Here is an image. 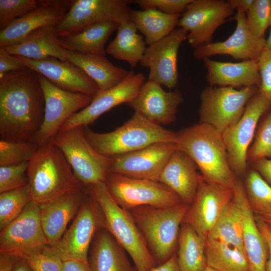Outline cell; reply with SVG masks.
<instances>
[{
	"label": "cell",
	"mask_w": 271,
	"mask_h": 271,
	"mask_svg": "<svg viewBox=\"0 0 271 271\" xmlns=\"http://www.w3.org/2000/svg\"><path fill=\"white\" fill-rule=\"evenodd\" d=\"M62 271H91L89 263L76 260L63 261Z\"/></svg>",
	"instance_id": "cell-52"
},
{
	"label": "cell",
	"mask_w": 271,
	"mask_h": 271,
	"mask_svg": "<svg viewBox=\"0 0 271 271\" xmlns=\"http://www.w3.org/2000/svg\"><path fill=\"white\" fill-rule=\"evenodd\" d=\"M183 101L179 90L166 91L159 84L148 80L127 105L150 121L162 125L175 121L177 108Z\"/></svg>",
	"instance_id": "cell-23"
},
{
	"label": "cell",
	"mask_w": 271,
	"mask_h": 271,
	"mask_svg": "<svg viewBox=\"0 0 271 271\" xmlns=\"http://www.w3.org/2000/svg\"><path fill=\"white\" fill-rule=\"evenodd\" d=\"M197 168L187 154L176 149L164 167L159 182L173 190L183 202L190 205L202 178Z\"/></svg>",
	"instance_id": "cell-26"
},
{
	"label": "cell",
	"mask_w": 271,
	"mask_h": 271,
	"mask_svg": "<svg viewBox=\"0 0 271 271\" xmlns=\"http://www.w3.org/2000/svg\"><path fill=\"white\" fill-rule=\"evenodd\" d=\"M32 201L28 184L0 193V230L17 218Z\"/></svg>",
	"instance_id": "cell-38"
},
{
	"label": "cell",
	"mask_w": 271,
	"mask_h": 271,
	"mask_svg": "<svg viewBox=\"0 0 271 271\" xmlns=\"http://www.w3.org/2000/svg\"><path fill=\"white\" fill-rule=\"evenodd\" d=\"M250 164L252 169L257 171L271 186V159H259Z\"/></svg>",
	"instance_id": "cell-49"
},
{
	"label": "cell",
	"mask_w": 271,
	"mask_h": 271,
	"mask_svg": "<svg viewBox=\"0 0 271 271\" xmlns=\"http://www.w3.org/2000/svg\"><path fill=\"white\" fill-rule=\"evenodd\" d=\"M20 258V257L16 255L0 253V271H12Z\"/></svg>",
	"instance_id": "cell-50"
},
{
	"label": "cell",
	"mask_w": 271,
	"mask_h": 271,
	"mask_svg": "<svg viewBox=\"0 0 271 271\" xmlns=\"http://www.w3.org/2000/svg\"><path fill=\"white\" fill-rule=\"evenodd\" d=\"M104 183L114 201L125 210L145 206L169 207L183 202L177 194L159 181L109 172Z\"/></svg>",
	"instance_id": "cell-9"
},
{
	"label": "cell",
	"mask_w": 271,
	"mask_h": 271,
	"mask_svg": "<svg viewBox=\"0 0 271 271\" xmlns=\"http://www.w3.org/2000/svg\"><path fill=\"white\" fill-rule=\"evenodd\" d=\"M232 200L241 218L245 252L251 271H266L268 252L266 243L260 232L248 202L244 184L236 179Z\"/></svg>",
	"instance_id": "cell-24"
},
{
	"label": "cell",
	"mask_w": 271,
	"mask_h": 271,
	"mask_svg": "<svg viewBox=\"0 0 271 271\" xmlns=\"http://www.w3.org/2000/svg\"><path fill=\"white\" fill-rule=\"evenodd\" d=\"M178 244L177 258L181 271H204L207 266L205 241L184 222L180 227Z\"/></svg>",
	"instance_id": "cell-34"
},
{
	"label": "cell",
	"mask_w": 271,
	"mask_h": 271,
	"mask_svg": "<svg viewBox=\"0 0 271 271\" xmlns=\"http://www.w3.org/2000/svg\"><path fill=\"white\" fill-rule=\"evenodd\" d=\"M257 63L260 77L258 92L271 104V50L265 48Z\"/></svg>",
	"instance_id": "cell-46"
},
{
	"label": "cell",
	"mask_w": 271,
	"mask_h": 271,
	"mask_svg": "<svg viewBox=\"0 0 271 271\" xmlns=\"http://www.w3.org/2000/svg\"><path fill=\"white\" fill-rule=\"evenodd\" d=\"M26 66L44 76L57 87L94 97L99 92L96 83L82 70L68 61L50 57L33 60L17 56Z\"/></svg>",
	"instance_id": "cell-21"
},
{
	"label": "cell",
	"mask_w": 271,
	"mask_h": 271,
	"mask_svg": "<svg viewBox=\"0 0 271 271\" xmlns=\"http://www.w3.org/2000/svg\"><path fill=\"white\" fill-rule=\"evenodd\" d=\"M27 174L32 201L39 205L84 187L63 153L51 140L39 146L29 163Z\"/></svg>",
	"instance_id": "cell-3"
},
{
	"label": "cell",
	"mask_w": 271,
	"mask_h": 271,
	"mask_svg": "<svg viewBox=\"0 0 271 271\" xmlns=\"http://www.w3.org/2000/svg\"><path fill=\"white\" fill-rule=\"evenodd\" d=\"M12 271H33L28 262L21 258L15 265Z\"/></svg>",
	"instance_id": "cell-54"
},
{
	"label": "cell",
	"mask_w": 271,
	"mask_h": 271,
	"mask_svg": "<svg viewBox=\"0 0 271 271\" xmlns=\"http://www.w3.org/2000/svg\"><path fill=\"white\" fill-rule=\"evenodd\" d=\"M232 9L236 12H241L246 13L251 6L254 0H229L227 1Z\"/></svg>",
	"instance_id": "cell-53"
},
{
	"label": "cell",
	"mask_w": 271,
	"mask_h": 271,
	"mask_svg": "<svg viewBox=\"0 0 271 271\" xmlns=\"http://www.w3.org/2000/svg\"><path fill=\"white\" fill-rule=\"evenodd\" d=\"M233 14L228 1L193 0L181 15L177 26L187 32L188 43L195 49L211 42L215 30Z\"/></svg>",
	"instance_id": "cell-14"
},
{
	"label": "cell",
	"mask_w": 271,
	"mask_h": 271,
	"mask_svg": "<svg viewBox=\"0 0 271 271\" xmlns=\"http://www.w3.org/2000/svg\"><path fill=\"white\" fill-rule=\"evenodd\" d=\"M189 206L182 202L169 207L140 206L130 211V214L159 265L174 254L180 226Z\"/></svg>",
	"instance_id": "cell-6"
},
{
	"label": "cell",
	"mask_w": 271,
	"mask_h": 271,
	"mask_svg": "<svg viewBox=\"0 0 271 271\" xmlns=\"http://www.w3.org/2000/svg\"><path fill=\"white\" fill-rule=\"evenodd\" d=\"M118 26L115 22L98 23L77 34L58 37V41L65 50L105 56V44Z\"/></svg>",
	"instance_id": "cell-31"
},
{
	"label": "cell",
	"mask_w": 271,
	"mask_h": 271,
	"mask_svg": "<svg viewBox=\"0 0 271 271\" xmlns=\"http://www.w3.org/2000/svg\"><path fill=\"white\" fill-rule=\"evenodd\" d=\"M259 216V215H258ZM271 227V215L259 216Z\"/></svg>",
	"instance_id": "cell-56"
},
{
	"label": "cell",
	"mask_w": 271,
	"mask_h": 271,
	"mask_svg": "<svg viewBox=\"0 0 271 271\" xmlns=\"http://www.w3.org/2000/svg\"><path fill=\"white\" fill-rule=\"evenodd\" d=\"M187 36V32L179 27L147 47L140 64L149 69L148 80L165 86L170 90L177 86L179 80L178 54Z\"/></svg>",
	"instance_id": "cell-17"
},
{
	"label": "cell",
	"mask_w": 271,
	"mask_h": 271,
	"mask_svg": "<svg viewBox=\"0 0 271 271\" xmlns=\"http://www.w3.org/2000/svg\"><path fill=\"white\" fill-rule=\"evenodd\" d=\"M29 163L0 167V193L28 184L27 171Z\"/></svg>",
	"instance_id": "cell-43"
},
{
	"label": "cell",
	"mask_w": 271,
	"mask_h": 271,
	"mask_svg": "<svg viewBox=\"0 0 271 271\" xmlns=\"http://www.w3.org/2000/svg\"><path fill=\"white\" fill-rule=\"evenodd\" d=\"M28 67L17 56L0 47V78L10 72L23 70Z\"/></svg>",
	"instance_id": "cell-47"
},
{
	"label": "cell",
	"mask_w": 271,
	"mask_h": 271,
	"mask_svg": "<svg viewBox=\"0 0 271 271\" xmlns=\"http://www.w3.org/2000/svg\"><path fill=\"white\" fill-rule=\"evenodd\" d=\"M46 246L22 258L28 262L33 271H62L63 261L48 251Z\"/></svg>",
	"instance_id": "cell-44"
},
{
	"label": "cell",
	"mask_w": 271,
	"mask_h": 271,
	"mask_svg": "<svg viewBox=\"0 0 271 271\" xmlns=\"http://www.w3.org/2000/svg\"><path fill=\"white\" fill-rule=\"evenodd\" d=\"M233 194V189L207 183L202 177L183 222L205 241Z\"/></svg>",
	"instance_id": "cell-19"
},
{
	"label": "cell",
	"mask_w": 271,
	"mask_h": 271,
	"mask_svg": "<svg viewBox=\"0 0 271 271\" xmlns=\"http://www.w3.org/2000/svg\"><path fill=\"white\" fill-rule=\"evenodd\" d=\"M265 48L271 50V25L270 26V32L269 35L266 39H265Z\"/></svg>",
	"instance_id": "cell-55"
},
{
	"label": "cell",
	"mask_w": 271,
	"mask_h": 271,
	"mask_svg": "<svg viewBox=\"0 0 271 271\" xmlns=\"http://www.w3.org/2000/svg\"><path fill=\"white\" fill-rule=\"evenodd\" d=\"M41 0H0V30L39 7Z\"/></svg>",
	"instance_id": "cell-42"
},
{
	"label": "cell",
	"mask_w": 271,
	"mask_h": 271,
	"mask_svg": "<svg viewBox=\"0 0 271 271\" xmlns=\"http://www.w3.org/2000/svg\"><path fill=\"white\" fill-rule=\"evenodd\" d=\"M204 271H216V270L208 266H207L205 269L204 270Z\"/></svg>",
	"instance_id": "cell-57"
},
{
	"label": "cell",
	"mask_w": 271,
	"mask_h": 271,
	"mask_svg": "<svg viewBox=\"0 0 271 271\" xmlns=\"http://www.w3.org/2000/svg\"><path fill=\"white\" fill-rule=\"evenodd\" d=\"M254 216L257 226L265 239L268 248L266 271H271V227L259 216L256 215Z\"/></svg>",
	"instance_id": "cell-48"
},
{
	"label": "cell",
	"mask_w": 271,
	"mask_h": 271,
	"mask_svg": "<svg viewBox=\"0 0 271 271\" xmlns=\"http://www.w3.org/2000/svg\"><path fill=\"white\" fill-rule=\"evenodd\" d=\"M177 149L187 154L207 183L233 189L236 178L229 166L222 133L198 123L176 132Z\"/></svg>",
	"instance_id": "cell-2"
},
{
	"label": "cell",
	"mask_w": 271,
	"mask_h": 271,
	"mask_svg": "<svg viewBox=\"0 0 271 271\" xmlns=\"http://www.w3.org/2000/svg\"><path fill=\"white\" fill-rule=\"evenodd\" d=\"M73 1L41 0L38 8L0 31V47L16 45L34 31L60 23L69 10Z\"/></svg>",
	"instance_id": "cell-22"
},
{
	"label": "cell",
	"mask_w": 271,
	"mask_h": 271,
	"mask_svg": "<svg viewBox=\"0 0 271 271\" xmlns=\"http://www.w3.org/2000/svg\"><path fill=\"white\" fill-rule=\"evenodd\" d=\"M207 238L233 245L245 251L241 218L232 199L223 210Z\"/></svg>",
	"instance_id": "cell-36"
},
{
	"label": "cell",
	"mask_w": 271,
	"mask_h": 271,
	"mask_svg": "<svg viewBox=\"0 0 271 271\" xmlns=\"http://www.w3.org/2000/svg\"><path fill=\"white\" fill-rule=\"evenodd\" d=\"M249 271H251V270H249Z\"/></svg>",
	"instance_id": "cell-58"
},
{
	"label": "cell",
	"mask_w": 271,
	"mask_h": 271,
	"mask_svg": "<svg viewBox=\"0 0 271 271\" xmlns=\"http://www.w3.org/2000/svg\"><path fill=\"white\" fill-rule=\"evenodd\" d=\"M84 133L95 151L109 157L134 152L157 143L176 142V132L150 121L137 112L113 131L98 133L85 126Z\"/></svg>",
	"instance_id": "cell-5"
},
{
	"label": "cell",
	"mask_w": 271,
	"mask_h": 271,
	"mask_svg": "<svg viewBox=\"0 0 271 271\" xmlns=\"http://www.w3.org/2000/svg\"><path fill=\"white\" fill-rule=\"evenodd\" d=\"M246 18L251 32L258 38L265 39V31L271 25V0H254Z\"/></svg>",
	"instance_id": "cell-41"
},
{
	"label": "cell",
	"mask_w": 271,
	"mask_h": 271,
	"mask_svg": "<svg viewBox=\"0 0 271 271\" xmlns=\"http://www.w3.org/2000/svg\"><path fill=\"white\" fill-rule=\"evenodd\" d=\"M146 44L130 20L119 24L116 36L108 45L105 51L114 59L125 61L136 67L144 56Z\"/></svg>",
	"instance_id": "cell-32"
},
{
	"label": "cell",
	"mask_w": 271,
	"mask_h": 271,
	"mask_svg": "<svg viewBox=\"0 0 271 271\" xmlns=\"http://www.w3.org/2000/svg\"><path fill=\"white\" fill-rule=\"evenodd\" d=\"M86 194L84 187L40 205L41 224L48 245L61 238L68 223L78 213Z\"/></svg>",
	"instance_id": "cell-25"
},
{
	"label": "cell",
	"mask_w": 271,
	"mask_h": 271,
	"mask_svg": "<svg viewBox=\"0 0 271 271\" xmlns=\"http://www.w3.org/2000/svg\"><path fill=\"white\" fill-rule=\"evenodd\" d=\"M145 82L143 74L130 71L128 75L116 86L99 91L88 106L65 122L59 131L77 126H88L111 108L122 103H129L136 97Z\"/></svg>",
	"instance_id": "cell-18"
},
{
	"label": "cell",
	"mask_w": 271,
	"mask_h": 271,
	"mask_svg": "<svg viewBox=\"0 0 271 271\" xmlns=\"http://www.w3.org/2000/svg\"><path fill=\"white\" fill-rule=\"evenodd\" d=\"M150 271H181L178 263L177 253L174 252L167 261Z\"/></svg>",
	"instance_id": "cell-51"
},
{
	"label": "cell",
	"mask_w": 271,
	"mask_h": 271,
	"mask_svg": "<svg viewBox=\"0 0 271 271\" xmlns=\"http://www.w3.org/2000/svg\"><path fill=\"white\" fill-rule=\"evenodd\" d=\"M124 249L104 227L95 234L88 255L91 271H137Z\"/></svg>",
	"instance_id": "cell-29"
},
{
	"label": "cell",
	"mask_w": 271,
	"mask_h": 271,
	"mask_svg": "<svg viewBox=\"0 0 271 271\" xmlns=\"http://www.w3.org/2000/svg\"><path fill=\"white\" fill-rule=\"evenodd\" d=\"M234 18L236 24L233 34L224 41L211 42L195 49L193 55L196 59L226 55L242 61L258 60L265 48V39L258 38L251 32L245 13L237 11Z\"/></svg>",
	"instance_id": "cell-20"
},
{
	"label": "cell",
	"mask_w": 271,
	"mask_h": 271,
	"mask_svg": "<svg viewBox=\"0 0 271 271\" xmlns=\"http://www.w3.org/2000/svg\"><path fill=\"white\" fill-rule=\"evenodd\" d=\"M271 159V107L258 123L252 145L247 153V162L251 164L261 158Z\"/></svg>",
	"instance_id": "cell-39"
},
{
	"label": "cell",
	"mask_w": 271,
	"mask_h": 271,
	"mask_svg": "<svg viewBox=\"0 0 271 271\" xmlns=\"http://www.w3.org/2000/svg\"><path fill=\"white\" fill-rule=\"evenodd\" d=\"M39 146L35 142L0 140V167L29 162Z\"/></svg>",
	"instance_id": "cell-40"
},
{
	"label": "cell",
	"mask_w": 271,
	"mask_h": 271,
	"mask_svg": "<svg viewBox=\"0 0 271 271\" xmlns=\"http://www.w3.org/2000/svg\"><path fill=\"white\" fill-rule=\"evenodd\" d=\"M203 60L207 69L206 79L209 86L230 87L237 89L259 87L260 77L257 61L232 63L209 58Z\"/></svg>",
	"instance_id": "cell-27"
},
{
	"label": "cell",
	"mask_w": 271,
	"mask_h": 271,
	"mask_svg": "<svg viewBox=\"0 0 271 271\" xmlns=\"http://www.w3.org/2000/svg\"><path fill=\"white\" fill-rule=\"evenodd\" d=\"M67 61L82 70L97 85L99 91L109 89L122 82L129 74L117 67L104 55L82 54L65 50Z\"/></svg>",
	"instance_id": "cell-28"
},
{
	"label": "cell",
	"mask_w": 271,
	"mask_h": 271,
	"mask_svg": "<svg viewBox=\"0 0 271 271\" xmlns=\"http://www.w3.org/2000/svg\"><path fill=\"white\" fill-rule=\"evenodd\" d=\"M39 77L44 94L45 113L34 142L40 146L51 140L72 116L88 106L93 97L63 90L43 75L39 73Z\"/></svg>",
	"instance_id": "cell-13"
},
{
	"label": "cell",
	"mask_w": 271,
	"mask_h": 271,
	"mask_svg": "<svg viewBox=\"0 0 271 271\" xmlns=\"http://www.w3.org/2000/svg\"><path fill=\"white\" fill-rule=\"evenodd\" d=\"M103 227L104 218L101 210L86 191L71 226L59 241L47 245L46 249L62 261L76 260L89 263L90 245L97 232Z\"/></svg>",
	"instance_id": "cell-7"
},
{
	"label": "cell",
	"mask_w": 271,
	"mask_h": 271,
	"mask_svg": "<svg viewBox=\"0 0 271 271\" xmlns=\"http://www.w3.org/2000/svg\"><path fill=\"white\" fill-rule=\"evenodd\" d=\"M51 141L63 153L74 175L84 187L105 182L110 158L99 154L89 144L84 126L59 131Z\"/></svg>",
	"instance_id": "cell-8"
},
{
	"label": "cell",
	"mask_w": 271,
	"mask_h": 271,
	"mask_svg": "<svg viewBox=\"0 0 271 271\" xmlns=\"http://www.w3.org/2000/svg\"><path fill=\"white\" fill-rule=\"evenodd\" d=\"M44 113L38 73L28 68L0 78V140L34 142Z\"/></svg>",
	"instance_id": "cell-1"
},
{
	"label": "cell",
	"mask_w": 271,
	"mask_h": 271,
	"mask_svg": "<svg viewBox=\"0 0 271 271\" xmlns=\"http://www.w3.org/2000/svg\"><path fill=\"white\" fill-rule=\"evenodd\" d=\"M193 0H137V4L143 10L156 9L167 14L175 15L183 13L187 6Z\"/></svg>",
	"instance_id": "cell-45"
},
{
	"label": "cell",
	"mask_w": 271,
	"mask_h": 271,
	"mask_svg": "<svg viewBox=\"0 0 271 271\" xmlns=\"http://www.w3.org/2000/svg\"><path fill=\"white\" fill-rule=\"evenodd\" d=\"M246 196L254 213L271 215V186L255 170L247 173L244 184Z\"/></svg>",
	"instance_id": "cell-37"
},
{
	"label": "cell",
	"mask_w": 271,
	"mask_h": 271,
	"mask_svg": "<svg viewBox=\"0 0 271 271\" xmlns=\"http://www.w3.org/2000/svg\"><path fill=\"white\" fill-rule=\"evenodd\" d=\"M177 149L175 143H157L130 153L110 157V172L130 178L159 181Z\"/></svg>",
	"instance_id": "cell-16"
},
{
	"label": "cell",
	"mask_w": 271,
	"mask_h": 271,
	"mask_svg": "<svg viewBox=\"0 0 271 271\" xmlns=\"http://www.w3.org/2000/svg\"><path fill=\"white\" fill-rule=\"evenodd\" d=\"M98 204L104 218V228L131 257L137 271H150L156 261L131 214L118 205L104 182L85 187Z\"/></svg>",
	"instance_id": "cell-4"
},
{
	"label": "cell",
	"mask_w": 271,
	"mask_h": 271,
	"mask_svg": "<svg viewBox=\"0 0 271 271\" xmlns=\"http://www.w3.org/2000/svg\"><path fill=\"white\" fill-rule=\"evenodd\" d=\"M41 221L40 205L33 201L0 232V253L22 258L48 245Z\"/></svg>",
	"instance_id": "cell-15"
},
{
	"label": "cell",
	"mask_w": 271,
	"mask_h": 271,
	"mask_svg": "<svg viewBox=\"0 0 271 271\" xmlns=\"http://www.w3.org/2000/svg\"><path fill=\"white\" fill-rule=\"evenodd\" d=\"M270 107L271 104L258 91L248 101L239 121L222 132L229 166L235 175H242L246 171L249 146L260 119Z\"/></svg>",
	"instance_id": "cell-12"
},
{
	"label": "cell",
	"mask_w": 271,
	"mask_h": 271,
	"mask_svg": "<svg viewBox=\"0 0 271 271\" xmlns=\"http://www.w3.org/2000/svg\"><path fill=\"white\" fill-rule=\"evenodd\" d=\"M181 15H171L156 9L131 10L130 20L150 45L167 36L178 26Z\"/></svg>",
	"instance_id": "cell-33"
},
{
	"label": "cell",
	"mask_w": 271,
	"mask_h": 271,
	"mask_svg": "<svg viewBox=\"0 0 271 271\" xmlns=\"http://www.w3.org/2000/svg\"><path fill=\"white\" fill-rule=\"evenodd\" d=\"M258 91L251 86L237 89L209 86L200 94L199 122L209 124L220 132L242 117L249 99Z\"/></svg>",
	"instance_id": "cell-10"
},
{
	"label": "cell",
	"mask_w": 271,
	"mask_h": 271,
	"mask_svg": "<svg viewBox=\"0 0 271 271\" xmlns=\"http://www.w3.org/2000/svg\"><path fill=\"white\" fill-rule=\"evenodd\" d=\"M130 0H74L63 20L55 26L58 37L80 32L101 23L130 20Z\"/></svg>",
	"instance_id": "cell-11"
},
{
	"label": "cell",
	"mask_w": 271,
	"mask_h": 271,
	"mask_svg": "<svg viewBox=\"0 0 271 271\" xmlns=\"http://www.w3.org/2000/svg\"><path fill=\"white\" fill-rule=\"evenodd\" d=\"M207 266L216 271H249L245 252L225 242L207 238L205 240Z\"/></svg>",
	"instance_id": "cell-35"
},
{
	"label": "cell",
	"mask_w": 271,
	"mask_h": 271,
	"mask_svg": "<svg viewBox=\"0 0 271 271\" xmlns=\"http://www.w3.org/2000/svg\"><path fill=\"white\" fill-rule=\"evenodd\" d=\"M4 48L12 55L30 59L41 60L53 57L67 61L65 49L58 43L53 25L40 28L20 43Z\"/></svg>",
	"instance_id": "cell-30"
}]
</instances>
